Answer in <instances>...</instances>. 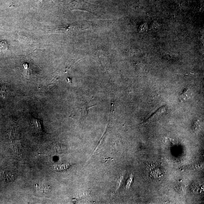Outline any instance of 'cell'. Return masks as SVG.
<instances>
[{
	"mask_svg": "<svg viewBox=\"0 0 204 204\" xmlns=\"http://www.w3.org/2000/svg\"><path fill=\"white\" fill-rule=\"evenodd\" d=\"M93 106H89L85 103H81L80 104L79 106L78 107V112L80 114L81 118H85L86 117L87 114V110L91 107Z\"/></svg>",
	"mask_w": 204,
	"mask_h": 204,
	"instance_id": "cell-1",
	"label": "cell"
},
{
	"mask_svg": "<svg viewBox=\"0 0 204 204\" xmlns=\"http://www.w3.org/2000/svg\"><path fill=\"white\" fill-rule=\"evenodd\" d=\"M2 177L3 179L7 182H10L14 180V175L13 173L10 172H5L3 173Z\"/></svg>",
	"mask_w": 204,
	"mask_h": 204,
	"instance_id": "cell-6",
	"label": "cell"
},
{
	"mask_svg": "<svg viewBox=\"0 0 204 204\" xmlns=\"http://www.w3.org/2000/svg\"><path fill=\"white\" fill-rule=\"evenodd\" d=\"M133 179V176L131 175L130 176L129 178V179H128V182H127L126 186V188H129V187L130 186V185H131Z\"/></svg>",
	"mask_w": 204,
	"mask_h": 204,
	"instance_id": "cell-7",
	"label": "cell"
},
{
	"mask_svg": "<svg viewBox=\"0 0 204 204\" xmlns=\"http://www.w3.org/2000/svg\"><path fill=\"white\" fill-rule=\"evenodd\" d=\"M31 122L33 125V127H34L35 129L39 133H42V129L41 128V121L40 119L33 118L31 121Z\"/></svg>",
	"mask_w": 204,
	"mask_h": 204,
	"instance_id": "cell-5",
	"label": "cell"
},
{
	"mask_svg": "<svg viewBox=\"0 0 204 204\" xmlns=\"http://www.w3.org/2000/svg\"><path fill=\"white\" fill-rule=\"evenodd\" d=\"M192 93L191 89L187 88L183 90L182 94L179 96V99L181 102H185L191 98Z\"/></svg>",
	"mask_w": 204,
	"mask_h": 204,
	"instance_id": "cell-4",
	"label": "cell"
},
{
	"mask_svg": "<svg viewBox=\"0 0 204 204\" xmlns=\"http://www.w3.org/2000/svg\"><path fill=\"white\" fill-rule=\"evenodd\" d=\"M166 110V108L165 106H163L161 107L160 109H158L157 111L155 112L152 115L145 121V123L146 122H151V121L153 120V119H156L157 117L160 116L162 113H164Z\"/></svg>",
	"mask_w": 204,
	"mask_h": 204,
	"instance_id": "cell-2",
	"label": "cell"
},
{
	"mask_svg": "<svg viewBox=\"0 0 204 204\" xmlns=\"http://www.w3.org/2000/svg\"><path fill=\"white\" fill-rule=\"evenodd\" d=\"M71 165L67 162H62L58 165H53L52 167L57 172H61L68 169Z\"/></svg>",
	"mask_w": 204,
	"mask_h": 204,
	"instance_id": "cell-3",
	"label": "cell"
}]
</instances>
